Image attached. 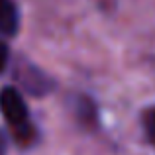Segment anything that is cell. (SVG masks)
I'll use <instances>...</instances> for the list:
<instances>
[{
    "label": "cell",
    "instance_id": "7a4b0ae2",
    "mask_svg": "<svg viewBox=\"0 0 155 155\" xmlns=\"http://www.w3.org/2000/svg\"><path fill=\"white\" fill-rule=\"evenodd\" d=\"M20 84L26 88L30 94H35V96H41V94H47L51 92L53 88V81L45 73H41L38 67L26 63L24 65V71H20Z\"/></svg>",
    "mask_w": 155,
    "mask_h": 155
},
{
    "label": "cell",
    "instance_id": "52a82bcc",
    "mask_svg": "<svg viewBox=\"0 0 155 155\" xmlns=\"http://www.w3.org/2000/svg\"><path fill=\"white\" fill-rule=\"evenodd\" d=\"M8 151V141H6V136L0 132V155H6Z\"/></svg>",
    "mask_w": 155,
    "mask_h": 155
},
{
    "label": "cell",
    "instance_id": "277c9868",
    "mask_svg": "<svg viewBox=\"0 0 155 155\" xmlns=\"http://www.w3.org/2000/svg\"><path fill=\"white\" fill-rule=\"evenodd\" d=\"M75 114L77 118H79L83 124L91 126L96 122V116H94V106H92V102L87 98V96H77L75 98Z\"/></svg>",
    "mask_w": 155,
    "mask_h": 155
},
{
    "label": "cell",
    "instance_id": "6da1fadb",
    "mask_svg": "<svg viewBox=\"0 0 155 155\" xmlns=\"http://www.w3.org/2000/svg\"><path fill=\"white\" fill-rule=\"evenodd\" d=\"M0 112L6 118V122L14 128L28 126V106L22 92L16 87H4L0 91Z\"/></svg>",
    "mask_w": 155,
    "mask_h": 155
},
{
    "label": "cell",
    "instance_id": "8992f818",
    "mask_svg": "<svg viewBox=\"0 0 155 155\" xmlns=\"http://www.w3.org/2000/svg\"><path fill=\"white\" fill-rule=\"evenodd\" d=\"M8 63H10V49H8V45L0 39V73L8 67Z\"/></svg>",
    "mask_w": 155,
    "mask_h": 155
},
{
    "label": "cell",
    "instance_id": "5b68a950",
    "mask_svg": "<svg viewBox=\"0 0 155 155\" xmlns=\"http://www.w3.org/2000/svg\"><path fill=\"white\" fill-rule=\"evenodd\" d=\"M141 124H143V130H145V136L147 140L155 145V106L147 108L141 116Z\"/></svg>",
    "mask_w": 155,
    "mask_h": 155
},
{
    "label": "cell",
    "instance_id": "3957f363",
    "mask_svg": "<svg viewBox=\"0 0 155 155\" xmlns=\"http://www.w3.org/2000/svg\"><path fill=\"white\" fill-rule=\"evenodd\" d=\"M20 26V14L14 0H0V34L2 35H16Z\"/></svg>",
    "mask_w": 155,
    "mask_h": 155
}]
</instances>
